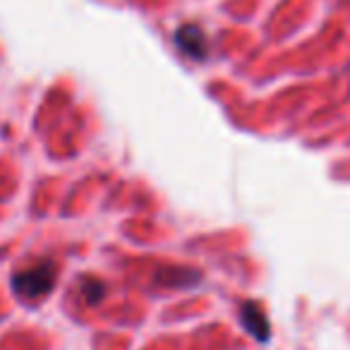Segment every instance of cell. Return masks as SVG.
<instances>
[{"label":"cell","instance_id":"3","mask_svg":"<svg viewBox=\"0 0 350 350\" xmlns=\"http://www.w3.org/2000/svg\"><path fill=\"white\" fill-rule=\"evenodd\" d=\"M243 324L254 338H259V340L269 338V321H267V317H264V312L259 310L254 302H245L243 305Z\"/></svg>","mask_w":350,"mask_h":350},{"label":"cell","instance_id":"2","mask_svg":"<svg viewBox=\"0 0 350 350\" xmlns=\"http://www.w3.org/2000/svg\"><path fill=\"white\" fill-rule=\"evenodd\" d=\"M175 41H178V46L183 49V53H187L190 58H206V51H209V44H206V36L204 31L200 29L197 25H185L178 29V34H175Z\"/></svg>","mask_w":350,"mask_h":350},{"label":"cell","instance_id":"1","mask_svg":"<svg viewBox=\"0 0 350 350\" xmlns=\"http://www.w3.org/2000/svg\"><path fill=\"white\" fill-rule=\"evenodd\" d=\"M55 278H58V269L53 262H36L15 273L12 288L25 300H36V297H44L53 291Z\"/></svg>","mask_w":350,"mask_h":350}]
</instances>
